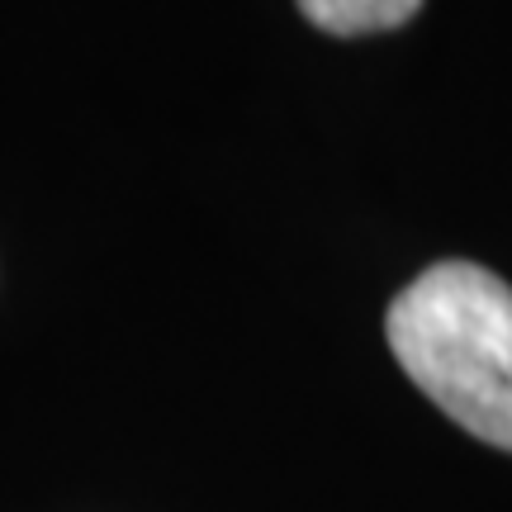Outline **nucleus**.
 I'll return each instance as SVG.
<instances>
[{"instance_id":"nucleus-1","label":"nucleus","mask_w":512,"mask_h":512,"mask_svg":"<svg viewBox=\"0 0 512 512\" xmlns=\"http://www.w3.org/2000/svg\"><path fill=\"white\" fill-rule=\"evenodd\" d=\"M389 351L470 437L512 451V285L475 261H437L389 304Z\"/></svg>"},{"instance_id":"nucleus-2","label":"nucleus","mask_w":512,"mask_h":512,"mask_svg":"<svg viewBox=\"0 0 512 512\" xmlns=\"http://www.w3.org/2000/svg\"><path fill=\"white\" fill-rule=\"evenodd\" d=\"M418 10H422V0H299V15L309 19L313 29L337 34V38L403 29Z\"/></svg>"}]
</instances>
